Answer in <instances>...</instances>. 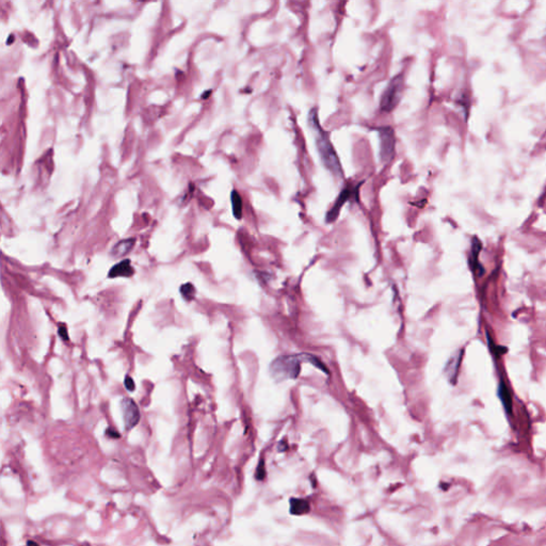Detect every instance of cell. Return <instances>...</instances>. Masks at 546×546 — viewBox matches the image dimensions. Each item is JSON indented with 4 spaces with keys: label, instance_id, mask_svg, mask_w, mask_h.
<instances>
[{
    "label": "cell",
    "instance_id": "obj_1",
    "mask_svg": "<svg viewBox=\"0 0 546 546\" xmlns=\"http://www.w3.org/2000/svg\"><path fill=\"white\" fill-rule=\"evenodd\" d=\"M308 124L315 136L316 147L323 166L336 177H343V169L337 154L330 140L329 133L321 127L318 120L317 110L314 108L308 115Z\"/></svg>",
    "mask_w": 546,
    "mask_h": 546
},
{
    "label": "cell",
    "instance_id": "obj_2",
    "mask_svg": "<svg viewBox=\"0 0 546 546\" xmlns=\"http://www.w3.org/2000/svg\"><path fill=\"white\" fill-rule=\"evenodd\" d=\"M307 355H282L275 358L270 367L272 377L279 381L296 379L300 374V364L303 359L307 358Z\"/></svg>",
    "mask_w": 546,
    "mask_h": 546
},
{
    "label": "cell",
    "instance_id": "obj_3",
    "mask_svg": "<svg viewBox=\"0 0 546 546\" xmlns=\"http://www.w3.org/2000/svg\"><path fill=\"white\" fill-rule=\"evenodd\" d=\"M405 85V76L401 73L399 75H396L395 77L391 78L388 82V85L383 92V95L381 97L380 101V108L384 112H391L396 106L403 95L404 86Z\"/></svg>",
    "mask_w": 546,
    "mask_h": 546
},
{
    "label": "cell",
    "instance_id": "obj_4",
    "mask_svg": "<svg viewBox=\"0 0 546 546\" xmlns=\"http://www.w3.org/2000/svg\"><path fill=\"white\" fill-rule=\"evenodd\" d=\"M380 138V159L383 163H388L394 158L396 152V137L394 129L388 126L378 127Z\"/></svg>",
    "mask_w": 546,
    "mask_h": 546
},
{
    "label": "cell",
    "instance_id": "obj_5",
    "mask_svg": "<svg viewBox=\"0 0 546 546\" xmlns=\"http://www.w3.org/2000/svg\"><path fill=\"white\" fill-rule=\"evenodd\" d=\"M362 185V183H358L356 186H346L342 192L339 193V195L337 197V200L336 202L334 203V205L332 206V208L330 209L327 212H326V215H325V221L326 223H333L339 214V211H341V209L343 208L344 204L351 200L353 198H356L358 197V190H359V186Z\"/></svg>",
    "mask_w": 546,
    "mask_h": 546
},
{
    "label": "cell",
    "instance_id": "obj_6",
    "mask_svg": "<svg viewBox=\"0 0 546 546\" xmlns=\"http://www.w3.org/2000/svg\"><path fill=\"white\" fill-rule=\"evenodd\" d=\"M121 410L124 418L125 429L130 430L135 428L140 421V410L137 404L132 399L124 397L121 400Z\"/></svg>",
    "mask_w": 546,
    "mask_h": 546
},
{
    "label": "cell",
    "instance_id": "obj_7",
    "mask_svg": "<svg viewBox=\"0 0 546 546\" xmlns=\"http://www.w3.org/2000/svg\"><path fill=\"white\" fill-rule=\"evenodd\" d=\"M133 274H135V270H133L131 266L130 260H123L111 268L108 273V277H110V279H116L119 276L130 277Z\"/></svg>",
    "mask_w": 546,
    "mask_h": 546
},
{
    "label": "cell",
    "instance_id": "obj_8",
    "mask_svg": "<svg viewBox=\"0 0 546 546\" xmlns=\"http://www.w3.org/2000/svg\"><path fill=\"white\" fill-rule=\"evenodd\" d=\"M135 242H136V240L133 238L125 239V240H122V241L118 242L115 246H113V249L111 250V255L113 257L125 256L126 254H128L132 250L133 245H135Z\"/></svg>",
    "mask_w": 546,
    "mask_h": 546
},
{
    "label": "cell",
    "instance_id": "obj_9",
    "mask_svg": "<svg viewBox=\"0 0 546 546\" xmlns=\"http://www.w3.org/2000/svg\"><path fill=\"white\" fill-rule=\"evenodd\" d=\"M290 513L294 515L307 514L311 510V506L307 500L303 498H292L289 501Z\"/></svg>",
    "mask_w": 546,
    "mask_h": 546
},
{
    "label": "cell",
    "instance_id": "obj_10",
    "mask_svg": "<svg viewBox=\"0 0 546 546\" xmlns=\"http://www.w3.org/2000/svg\"><path fill=\"white\" fill-rule=\"evenodd\" d=\"M498 396H499V399L501 400L504 410H506L507 413L509 414L510 411H511V405H512L511 404V394H510L508 387L506 386V384H504L503 381H500V384H499V387H498Z\"/></svg>",
    "mask_w": 546,
    "mask_h": 546
},
{
    "label": "cell",
    "instance_id": "obj_11",
    "mask_svg": "<svg viewBox=\"0 0 546 546\" xmlns=\"http://www.w3.org/2000/svg\"><path fill=\"white\" fill-rule=\"evenodd\" d=\"M231 202H232V208H233L234 217L236 219H238V220L241 219V217H242V200H241L240 194L237 192L236 190L232 191Z\"/></svg>",
    "mask_w": 546,
    "mask_h": 546
},
{
    "label": "cell",
    "instance_id": "obj_12",
    "mask_svg": "<svg viewBox=\"0 0 546 546\" xmlns=\"http://www.w3.org/2000/svg\"><path fill=\"white\" fill-rule=\"evenodd\" d=\"M460 360H461V355L458 354L457 356H453L451 357V359L449 360V362L447 363V366H446V369L445 372L446 374L448 375L449 377V380L453 381L455 382V380L457 378V374H458V369H459V365H460Z\"/></svg>",
    "mask_w": 546,
    "mask_h": 546
},
{
    "label": "cell",
    "instance_id": "obj_13",
    "mask_svg": "<svg viewBox=\"0 0 546 546\" xmlns=\"http://www.w3.org/2000/svg\"><path fill=\"white\" fill-rule=\"evenodd\" d=\"M180 294L185 300L192 301L195 296V288L191 283H186L181 285L180 287Z\"/></svg>",
    "mask_w": 546,
    "mask_h": 546
},
{
    "label": "cell",
    "instance_id": "obj_14",
    "mask_svg": "<svg viewBox=\"0 0 546 546\" xmlns=\"http://www.w3.org/2000/svg\"><path fill=\"white\" fill-rule=\"evenodd\" d=\"M124 385H125V388L129 391H133L135 390V382H133V380L131 379V377L129 376H126L125 377V380H124Z\"/></svg>",
    "mask_w": 546,
    "mask_h": 546
},
{
    "label": "cell",
    "instance_id": "obj_15",
    "mask_svg": "<svg viewBox=\"0 0 546 546\" xmlns=\"http://www.w3.org/2000/svg\"><path fill=\"white\" fill-rule=\"evenodd\" d=\"M60 337L63 339V341H68V334H67V331L64 325H61L59 326V331H58Z\"/></svg>",
    "mask_w": 546,
    "mask_h": 546
},
{
    "label": "cell",
    "instance_id": "obj_16",
    "mask_svg": "<svg viewBox=\"0 0 546 546\" xmlns=\"http://www.w3.org/2000/svg\"><path fill=\"white\" fill-rule=\"evenodd\" d=\"M107 434L111 438H115V439H119L120 438V434L118 433V432H116V430L113 429H108L107 430Z\"/></svg>",
    "mask_w": 546,
    "mask_h": 546
},
{
    "label": "cell",
    "instance_id": "obj_17",
    "mask_svg": "<svg viewBox=\"0 0 546 546\" xmlns=\"http://www.w3.org/2000/svg\"><path fill=\"white\" fill-rule=\"evenodd\" d=\"M28 546H39V545H38V543H35V542H33V541H29V542H28Z\"/></svg>",
    "mask_w": 546,
    "mask_h": 546
}]
</instances>
